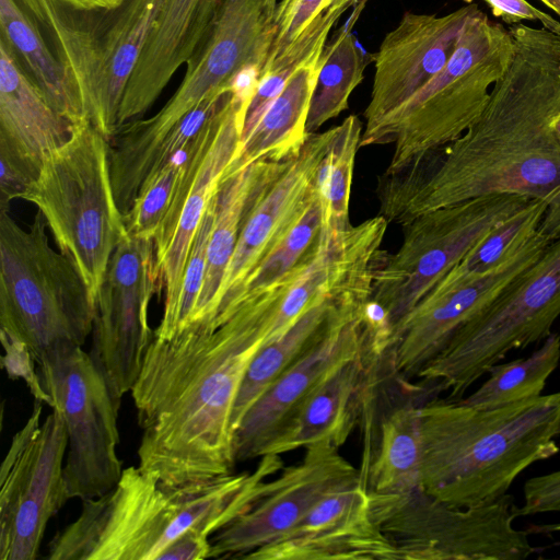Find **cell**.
<instances>
[{"instance_id": "6da1fadb", "label": "cell", "mask_w": 560, "mask_h": 560, "mask_svg": "<svg viewBox=\"0 0 560 560\" xmlns=\"http://www.w3.org/2000/svg\"><path fill=\"white\" fill-rule=\"evenodd\" d=\"M513 58L478 118L457 139L377 184L388 223L472 198L521 195L546 202L539 231L560 240V35L522 23L509 27Z\"/></svg>"}, {"instance_id": "7a4b0ae2", "label": "cell", "mask_w": 560, "mask_h": 560, "mask_svg": "<svg viewBox=\"0 0 560 560\" xmlns=\"http://www.w3.org/2000/svg\"><path fill=\"white\" fill-rule=\"evenodd\" d=\"M279 287L225 316L153 337L130 392L142 429L139 467L170 488L233 472L232 413L245 373L266 342Z\"/></svg>"}, {"instance_id": "3957f363", "label": "cell", "mask_w": 560, "mask_h": 560, "mask_svg": "<svg viewBox=\"0 0 560 560\" xmlns=\"http://www.w3.org/2000/svg\"><path fill=\"white\" fill-rule=\"evenodd\" d=\"M418 415L419 489L453 506L499 499L527 467L560 451V392L491 409L434 398Z\"/></svg>"}, {"instance_id": "277c9868", "label": "cell", "mask_w": 560, "mask_h": 560, "mask_svg": "<svg viewBox=\"0 0 560 560\" xmlns=\"http://www.w3.org/2000/svg\"><path fill=\"white\" fill-rule=\"evenodd\" d=\"M258 497L249 471L170 488L139 466H129L112 490L82 501L79 516L50 540L46 558L160 560L188 529L211 536L248 511Z\"/></svg>"}, {"instance_id": "5b68a950", "label": "cell", "mask_w": 560, "mask_h": 560, "mask_svg": "<svg viewBox=\"0 0 560 560\" xmlns=\"http://www.w3.org/2000/svg\"><path fill=\"white\" fill-rule=\"evenodd\" d=\"M513 54L509 28L479 10L444 68L407 102L364 128L360 148L393 144L385 173H395L454 141L481 114Z\"/></svg>"}, {"instance_id": "8992f818", "label": "cell", "mask_w": 560, "mask_h": 560, "mask_svg": "<svg viewBox=\"0 0 560 560\" xmlns=\"http://www.w3.org/2000/svg\"><path fill=\"white\" fill-rule=\"evenodd\" d=\"M37 210L28 230L0 211V332L38 361L59 345L83 346L95 302L75 262L49 245Z\"/></svg>"}, {"instance_id": "52a82bcc", "label": "cell", "mask_w": 560, "mask_h": 560, "mask_svg": "<svg viewBox=\"0 0 560 560\" xmlns=\"http://www.w3.org/2000/svg\"><path fill=\"white\" fill-rule=\"evenodd\" d=\"M23 200L43 213L95 302L109 259L128 233L114 196L107 139L88 119L72 125L70 138L43 160Z\"/></svg>"}, {"instance_id": "ba28073f", "label": "cell", "mask_w": 560, "mask_h": 560, "mask_svg": "<svg viewBox=\"0 0 560 560\" xmlns=\"http://www.w3.org/2000/svg\"><path fill=\"white\" fill-rule=\"evenodd\" d=\"M277 0H223L201 44L187 60L182 83L159 113L121 126L116 147L137 170L149 172L185 144L184 117L212 91L230 88L246 67L261 71L276 35Z\"/></svg>"}, {"instance_id": "9c48e42d", "label": "cell", "mask_w": 560, "mask_h": 560, "mask_svg": "<svg viewBox=\"0 0 560 560\" xmlns=\"http://www.w3.org/2000/svg\"><path fill=\"white\" fill-rule=\"evenodd\" d=\"M560 316V240L474 315L416 375L458 399L514 350L545 340Z\"/></svg>"}, {"instance_id": "30bf717a", "label": "cell", "mask_w": 560, "mask_h": 560, "mask_svg": "<svg viewBox=\"0 0 560 560\" xmlns=\"http://www.w3.org/2000/svg\"><path fill=\"white\" fill-rule=\"evenodd\" d=\"M370 497L372 514L399 559L524 560L538 550L529 532L514 527L518 506L509 493L468 508L450 505L421 490Z\"/></svg>"}, {"instance_id": "8fae6325", "label": "cell", "mask_w": 560, "mask_h": 560, "mask_svg": "<svg viewBox=\"0 0 560 560\" xmlns=\"http://www.w3.org/2000/svg\"><path fill=\"white\" fill-rule=\"evenodd\" d=\"M533 199L489 195L423 213L402 225V242L376 269L370 300L394 334L413 306L493 226Z\"/></svg>"}, {"instance_id": "7c38bea8", "label": "cell", "mask_w": 560, "mask_h": 560, "mask_svg": "<svg viewBox=\"0 0 560 560\" xmlns=\"http://www.w3.org/2000/svg\"><path fill=\"white\" fill-rule=\"evenodd\" d=\"M36 363L48 405L61 413L67 429L63 480L68 500L108 492L125 469L117 453L121 402L81 346L59 345Z\"/></svg>"}, {"instance_id": "4fadbf2b", "label": "cell", "mask_w": 560, "mask_h": 560, "mask_svg": "<svg viewBox=\"0 0 560 560\" xmlns=\"http://www.w3.org/2000/svg\"><path fill=\"white\" fill-rule=\"evenodd\" d=\"M252 97L231 91L220 109L186 145L184 167L172 205L154 237L156 268L165 291L154 337L167 339L178 304L190 247L242 139Z\"/></svg>"}, {"instance_id": "5bb4252c", "label": "cell", "mask_w": 560, "mask_h": 560, "mask_svg": "<svg viewBox=\"0 0 560 560\" xmlns=\"http://www.w3.org/2000/svg\"><path fill=\"white\" fill-rule=\"evenodd\" d=\"M35 399L0 469V559L34 560L49 520L68 501L63 465L67 429L57 409L40 423Z\"/></svg>"}, {"instance_id": "9a60e30c", "label": "cell", "mask_w": 560, "mask_h": 560, "mask_svg": "<svg viewBox=\"0 0 560 560\" xmlns=\"http://www.w3.org/2000/svg\"><path fill=\"white\" fill-rule=\"evenodd\" d=\"M162 288L154 241L127 233L109 259L96 295L90 351L119 402L131 392L154 337L149 306Z\"/></svg>"}, {"instance_id": "2e32d148", "label": "cell", "mask_w": 560, "mask_h": 560, "mask_svg": "<svg viewBox=\"0 0 560 560\" xmlns=\"http://www.w3.org/2000/svg\"><path fill=\"white\" fill-rule=\"evenodd\" d=\"M332 133L334 128L310 135L291 159L267 162L246 205L213 319L231 308L252 271L315 198V177Z\"/></svg>"}, {"instance_id": "e0dca14e", "label": "cell", "mask_w": 560, "mask_h": 560, "mask_svg": "<svg viewBox=\"0 0 560 560\" xmlns=\"http://www.w3.org/2000/svg\"><path fill=\"white\" fill-rule=\"evenodd\" d=\"M550 243L538 231L514 256L485 276L455 280L445 275L396 327L388 354L394 371L416 376L466 322L511 287Z\"/></svg>"}, {"instance_id": "ac0fdd59", "label": "cell", "mask_w": 560, "mask_h": 560, "mask_svg": "<svg viewBox=\"0 0 560 560\" xmlns=\"http://www.w3.org/2000/svg\"><path fill=\"white\" fill-rule=\"evenodd\" d=\"M361 475L326 443L305 448L300 463L270 479L265 495L215 533L210 558H240L290 532L325 494Z\"/></svg>"}, {"instance_id": "d6986e66", "label": "cell", "mask_w": 560, "mask_h": 560, "mask_svg": "<svg viewBox=\"0 0 560 560\" xmlns=\"http://www.w3.org/2000/svg\"><path fill=\"white\" fill-rule=\"evenodd\" d=\"M246 560H398V550L376 523L360 476L319 499L281 538Z\"/></svg>"}, {"instance_id": "ffe728a7", "label": "cell", "mask_w": 560, "mask_h": 560, "mask_svg": "<svg viewBox=\"0 0 560 560\" xmlns=\"http://www.w3.org/2000/svg\"><path fill=\"white\" fill-rule=\"evenodd\" d=\"M479 10L469 3L445 15L404 13L372 54L375 73L364 128L407 102L444 68L467 21Z\"/></svg>"}, {"instance_id": "44dd1931", "label": "cell", "mask_w": 560, "mask_h": 560, "mask_svg": "<svg viewBox=\"0 0 560 560\" xmlns=\"http://www.w3.org/2000/svg\"><path fill=\"white\" fill-rule=\"evenodd\" d=\"M365 301L343 303L308 348L252 405L234 434L236 462L259 457L296 402L336 366L365 351L361 318Z\"/></svg>"}, {"instance_id": "7402d4cb", "label": "cell", "mask_w": 560, "mask_h": 560, "mask_svg": "<svg viewBox=\"0 0 560 560\" xmlns=\"http://www.w3.org/2000/svg\"><path fill=\"white\" fill-rule=\"evenodd\" d=\"M373 368L364 351L331 370L281 420L259 457L320 443L339 448L358 422Z\"/></svg>"}, {"instance_id": "603a6c76", "label": "cell", "mask_w": 560, "mask_h": 560, "mask_svg": "<svg viewBox=\"0 0 560 560\" xmlns=\"http://www.w3.org/2000/svg\"><path fill=\"white\" fill-rule=\"evenodd\" d=\"M223 0H164L125 90L117 129L140 119L211 28ZM117 131V130H116Z\"/></svg>"}, {"instance_id": "cb8c5ba5", "label": "cell", "mask_w": 560, "mask_h": 560, "mask_svg": "<svg viewBox=\"0 0 560 560\" xmlns=\"http://www.w3.org/2000/svg\"><path fill=\"white\" fill-rule=\"evenodd\" d=\"M164 0H124L105 27L93 26L94 75L86 119L109 142L129 79L144 50Z\"/></svg>"}, {"instance_id": "d4e9b609", "label": "cell", "mask_w": 560, "mask_h": 560, "mask_svg": "<svg viewBox=\"0 0 560 560\" xmlns=\"http://www.w3.org/2000/svg\"><path fill=\"white\" fill-rule=\"evenodd\" d=\"M72 125L22 70L12 47L0 38V141L42 166L71 136Z\"/></svg>"}, {"instance_id": "484cf974", "label": "cell", "mask_w": 560, "mask_h": 560, "mask_svg": "<svg viewBox=\"0 0 560 560\" xmlns=\"http://www.w3.org/2000/svg\"><path fill=\"white\" fill-rule=\"evenodd\" d=\"M325 58L324 46L293 71L252 132L241 141L223 177L259 161L283 162L300 152L308 137L311 98Z\"/></svg>"}, {"instance_id": "4316f807", "label": "cell", "mask_w": 560, "mask_h": 560, "mask_svg": "<svg viewBox=\"0 0 560 560\" xmlns=\"http://www.w3.org/2000/svg\"><path fill=\"white\" fill-rule=\"evenodd\" d=\"M268 161H259L221 179L214 223L207 250L203 284L189 323H210L231 262L249 196Z\"/></svg>"}, {"instance_id": "83f0119b", "label": "cell", "mask_w": 560, "mask_h": 560, "mask_svg": "<svg viewBox=\"0 0 560 560\" xmlns=\"http://www.w3.org/2000/svg\"><path fill=\"white\" fill-rule=\"evenodd\" d=\"M355 295H326L313 304L280 337L261 346L253 358L240 387L233 413L235 431L244 415L261 394L308 348L339 307Z\"/></svg>"}, {"instance_id": "f1b7e54d", "label": "cell", "mask_w": 560, "mask_h": 560, "mask_svg": "<svg viewBox=\"0 0 560 560\" xmlns=\"http://www.w3.org/2000/svg\"><path fill=\"white\" fill-rule=\"evenodd\" d=\"M0 27L1 38L24 60L50 105L71 125L86 120L80 94L65 66L15 0H0Z\"/></svg>"}, {"instance_id": "f546056e", "label": "cell", "mask_w": 560, "mask_h": 560, "mask_svg": "<svg viewBox=\"0 0 560 560\" xmlns=\"http://www.w3.org/2000/svg\"><path fill=\"white\" fill-rule=\"evenodd\" d=\"M418 406L404 404L385 415L376 455L363 474L375 495H402L420 490Z\"/></svg>"}, {"instance_id": "4dcf8cb0", "label": "cell", "mask_w": 560, "mask_h": 560, "mask_svg": "<svg viewBox=\"0 0 560 560\" xmlns=\"http://www.w3.org/2000/svg\"><path fill=\"white\" fill-rule=\"evenodd\" d=\"M368 0H360L355 11L338 35L325 45L326 58L318 74L311 98L306 135H313L328 120L348 108L352 91L364 79L372 54H364L357 45L351 28L360 16Z\"/></svg>"}, {"instance_id": "1f68e13d", "label": "cell", "mask_w": 560, "mask_h": 560, "mask_svg": "<svg viewBox=\"0 0 560 560\" xmlns=\"http://www.w3.org/2000/svg\"><path fill=\"white\" fill-rule=\"evenodd\" d=\"M362 132V122L355 115L334 127L332 138L315 177L323 232H342L350 226V191Z\"/></svg>"}, {"instance_id": "d6a6232c", "label": "cell", "mask_w": 560, "mask_h": 560, "mask_svg": "<svg viewBox=\"0 0 560 560\" xmlns=\"http://www.w3.org/2000/svg\"><path fill=\"white\" fill-rule=\"evenodd\" d=\"M560 363V334L551 332L529 357L492 365L488 380L464 404L491 409L540 396Z\"/></svg>"}, {"instance_id": "836d02e7", "label": "cell", "mask_w": 560, "mask_h": 560, "mask_svg": "<svg viewBox=\"0 0 560 560\" xmlns=\"http://www.w3.org/2000/svg\"><path fill=\"white\" fill-rule=\"evenodd\" d=\"M360 0H328L303 32L260 73L256 92L247 108L242 139L254 129L269 104L278 96L293 71L327 43L331 27Z\"/></svg>"}, {"instance_id": "e575fe53", "label": "cell", "mask_w": 560, "mask_h": 560, "mask_svg": "<svg viewBox=\"0 0 560 560\" xmlns=\"http://www.w3.org/2000/svg\"><path fill=\"white\" fill-rule=\"evenodd\" d=\"M546 210L545 201L533 199L488 231L446 275L469 280L495 270L539 231Z\"/></svg>"}, {"instance_id": "d590c367", "label": "cell", "mask_w": 560, "mask_h": 560, "mask_svg": "<svg viewBox=\"0 0 560 560\" xmlns=\"http://www.w3.org/2000/svg\"><path fill=\"white\" fill-rule=\"evenodd\" d=\"M320 225V208L315 194L301 218L248 276L231 308L220 316L228 314L242 300L264 294L281 284L307 256Z\"/></svg>"}, {"instance_id": "8d00e7d4", "label": "cell", "mask_w": 560, "mask_h": 560, "mask_svg": "<svg viewBox=\"0 0 560 560\" xmlns=\"http://www.w3.org/2000/svg\"><path fill=\"white\" fill-rule=\"evenodd\" d=\"M186 155V147L153 172L142 184L124 217L129 234L154 241L174 198Z\"/></svg>"}, {"instance_id": "74e56055", "label": "cell", "mask_w": 560, "mask_h": 560, "mask_svg": "<svg viewBox=\"0 0 560 560\" xmlns=\"http://www.w3.org/2000/svg\"><path fill=\"white\" fill-rule=\"evenodd\" d=\"M218 190L212 196L208 209L194 237L184 271L182 289L171 336L167 339L173 338L189 325L197 301L199 299L206 275L208 244L215 218Z\"/></svg>"}, {"instance_id": "f35d334b", "label": "cell", "mask_w": 560, "mask_h": 560, "mask_svg": "<svg viewBox=\"0 0 560 560\" xmlns=\"http://www.w3.org/2000/svg\"><path fill=\"white\" fill-rule=\"evenodd\" d=\"M0 211H9L14 199H23L40 172V165L0 141Z\"/></svg>"}, {"instance_id": "ab89813d", "label": "cell", "mask_w": 560, "mask_h": 560, "mask_svg": "<svg viewBox=\"0 0 560 560\" xmlns=\"http://www.w3.org/2000/svg\"><path fill=\"white\" fill-rule=\"evenodd\" d=\"M327 1L280 0L278 2L275 14L276 35L267 62L284 51Z\"/></svg>"}, {"instance_id": "60d3db41", "label": "cell", "mask_w": 560, "mask_h": 560, "mask_svg": "<svg viewBox=\"0 0 560 560\" xmlns=\"http://www.w3.org/2000/svg\"><path fill=\"white\" fill-rule=\"evenodd\" d=\"M517 516L560 512V470L529 478L523 487Z\"/></svg>"}, {"instance_id": "b9f144b4", "label": "cell", "mask_w": 560, "mask_h": 560, "mask_svg": "<svg viewBox=\"0 0 560 560\" xmlns=\"http://www.w3.org/2000/svg\"><path fill=\"white\" fill-rule=\"evenodd\" d=\"M0 336L5 351L2 364L8 374L11 377L15 376L23 378L30 386L35 399H38L44 404H48V397L42 387L39 376L36 375L34 370L35 360L28 349L24 345L12 340L4 334L0 332Z\"/></svg>"}, {"instance_id": "7bdbcfd3", "label": "cell", "mask_w": 560, "mask_h": 560, "mask_svg": "<svg viewBox=\"0 0 560 560\" xmlns=\"http://www.w3.org/2000/svg\"><path fill=\"white\" fill-rule=\"evenodd\" d=\"M494 16L514 25L521 21H537L542 27L560 35V22L548 13L535 8L526 0H483Z\"/></svg>"}, {"instance_id": "ee69618b", "label": "cell", "mask_w": 560, "mask_h": 560, "mask_svg": "<svg viewBox=\"0 0 560 560\" xmlns=\"http://www.w3.org/2000/svg\"><path fill=\"white\" fill-rule=\"evenodd\" d=\"M210 536L197 529H188L163 550L160 560H201L210 558Z\"/></svg>"}, {"instance_id": "f6af8a7d", "label": "cell", "mask_w": 560, "mask_h": 560, "mask_svg": "<svg viewBox=\"0 0 560 560\" xmlns=\"http://www.w3.org/2000/svg\"><path fill=\"white\" fill-rule=\"evenodd\" d=\"M71 9L85 12H101L117 8L124 0H59Z\"/></svg>"}, {"instance_id": "bcb514c9", "label": "cell", "mask_w": 560, "mask_h": 560, "mask_svg": "<svg viewBox=\"0 0 560 560\" xmlns=\"http://www.w3.org/2000/svg\"><path fill=\"white\" fill-rule=\"evenodd\" d=\"M533 533L537 534H549L555 532H560V523L547 524V525H537L533 526L530 529Z\"/></svg>"}, {"instance_id": "7dc6e473", "label": "cell", "mask_w": 560, "mask_h": 560, "mask_svg": "<svg viewBox=\"0 0 560 560\" xmlns=\"http://www.w3.org/2000/svg\"><path fill=\"white\" fill-rule=\"evenodd\" d=\"M550 126H551V129H552L556 138L560 142V113L553 117Z\"/></svg>"}, {"instance_id": "c3c4849f", "label": "cell", "mask_w": 560, "mask_h": 560, "mask_svg": "<svg viewBox=\"0 0 560 560\" xmlns=\"http://www.w3.org/2000/svg\"><path fill=\"white\" fill-rule=\"evenodd\" d=\"M546 7L551 9L553 12L560 15V0H539Z\"/></svg>"}, {"instance_id": "681fc988", "label": "cell", "mask_w": 560, "mask_h": 560, "mask_svg": "<svg viewBox=\"0 0 560 560\" xmlns=\"http://www.w3.org/2000/svg\"><path fill=\"white\" fill-rule=\"evenodd\" d=\"M555 545H556V546H560V541H557Z\"/></svg>"}]
</instances>
